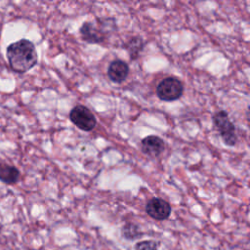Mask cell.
<instances>
[{"label": "cell", "mask_w": 250, "mask_h": 250, "mask_svg": "<svg viewBox=\"0 0 250 250\" xmlns=\"http://www.w3.org/2000/svg\"><path fill=\"white\" fill-rule=\"evenodd\" d=\"M20 179V171L17 167L7 163H0V181L4 184H16Z\"/></svg>", "instance_id": "obj_9"}, {"label": "cell", "mask_w": 250, "mask_h": 250, "mask_svg": "<svg viewBox=\"0 0 250 250\" xmlns=\"http://www.w3.org/2000/svg\"><path fill=\"white\" fill-rule=\"evenodd\" d=\"M184 93L183 83L176 77L162 79L156 87L157 97L164 102H173L181 98Z\"/></svg>", "instance_id": "obj_3"}, {"label": "cell", "mask_w": 250, "mask_h": 250, "mask_svg": "<svg viewBox=\"0 0 250 250\" xmlns=\"http://www.w3.org/2000/svg\"><path fill=\"white\" fill-rule=\"evenodd\" d=\"M122 234L124 237H126L128 239H134V238L140 236L141 233L139 231V228L136 225L127 224L122 229Z\"/></svg>", "instance_id": "obj_11"}, {"label": "cell", "mask_w": 250, "mask_h": 250, "mask_svg": "<svg viewBox=\"0 0 250 250\" xmlns=\"http://www.w3.org/2000/svg\"><path fill=\"white\" fill-rule=\"evenodd\" d=\"M135 250H157V246L155 242L146 240V241H142L137 243Z\"/></svg>", "instance_id": "obj_12"}, {"label": "cell", "mask_w": 250, "mask_h": 250, "mask_svg": "<svg viewBox=\"0 0 250 250\" xmlns=\"http://www.w3.org/2000/svg\"><path fill=\"white\" fill-rule=\"evenodd\" d=\"M146 211L149 217L157 221H163L167 219L171 214L170 204L158 197L151 198L146 205Z\"/></svg>", "instance_id": "obj_6"}, {"label": "cell", "mask_w": 250, "mask_h": 250, "mask_svg": "<svg viewBox=\"0 0 250 250\" xmlns=\"http://www.w3.org/2000/svg\"><path fill=\"white\" fill-rule=\"evenodd\" d=\"M79 32L83 41L90 44H99L104 40L107 31L102 28V24L97 26L92 21H85L81 25Z\"/></svg>", "instance_id": "obj_5"}, {"label": "cell", "mask_w": 250, "mask_h": 250, "mask_svg": "<svg viewBox=\"0 0 250 250\" xmlns=\"http://www.w3.org/2000/svg\"><path fill=\"white\" fill-rule=\"evenodd\" d=\"M70 121L80 130L85 132L92 131L97 124L94 113L85 105H75L68 114Z\"/></svg>", "instance_id": "obj_4"}, {"label": "cell", "mask_w": 250, "mask_h": 250, "mask_svg": "<svg viewBox=\"0 0 250 250\" xmlns=\"http://www.w3.org/2000/svg\"><path fill=\"white\" fill-rule=\"evenodd\" d=\"M144 46H145V43L143 39L139 36H134L127 43H125L124 48L127 50L130 56V59L136 60L140 56V53L143 51Z\"/></svg>", "instance_id": "obj_10"}, {"label": "cell", "mask_w": 250, "mask_h": 250, "mask_svg": "<svg viewBox=\"0 0 250 250\" xmlns=\"http://www.w3.org/2000/svg\"><path fill=\"white\" fill-rule=\"evenodd\" d=\"M129 65L122 60L112 61L107 67L108 78L115 83H122L129 74Z\"/></svg>", "instance_id": "obj_8"}, {"label": "cell", "mask_w": 250, "mask_h": 250, "mask_svg": "<svg viewBox=\"0 0 250 250\" xmlns=\"http://www.w3.org/2000/svg\"><path fill=\"white\" fill-rule=\"evenodd\" d=\"M212 119L224 144L229 146H235L237 143V134L235 131V126L230 121L229 114L225 110H220L213 115Z\"/></svg>", "instance_id": "obj_2"}, {"label": "cell", "mask_w": 250, "mask_h": 250, "mask_svg": "<svg viewBox=\"0 0 250 250\" xmlns=\"http://www.w3.org/2000/svg\"><path fill=\"white\" fill-rule=\"evenodd\" d=\"M10 67L17 73H24L31 69L38 61L34 44L27 39H21L10 44L6 50Z\"/></svg>", "instance_id": "obj_1"}, {"label": "cell", "mask_w": 250, "mask_h": 250, "mask_svg": "<svg viewBox=\"0 0 250 250\" xmlns=\"http://www.w3.org/2000/svg\"><path fill=\"white\" fill-rule=\"evenodd\" d=\"M142 151L148 156L157 157L165 149L164 141L155 135H149L145 137L141 142Z\"/></svg>", "instance_id": "obj_7"}]
</instances>
